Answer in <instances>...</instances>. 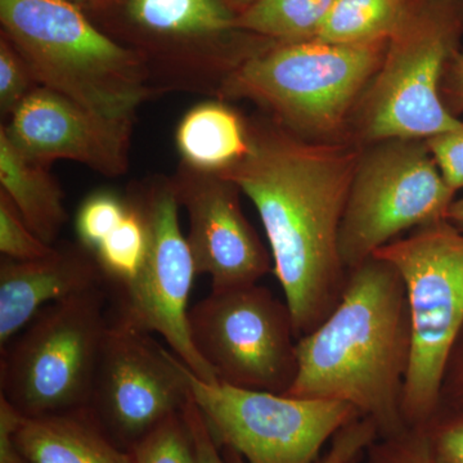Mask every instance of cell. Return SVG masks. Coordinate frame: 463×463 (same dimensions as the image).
Segmentation results:
<instances>
[{
    "instance_id": "cell-1",
    "label": "cell",
    "mask_w": 463,
    "mask_h": 463,
    "mask_svg": "<svg viewBox=\"0 0 463 463\" xmlns=\"http://www.w3.org/2000/svg\"><path fill=\"white\" fill-rule=\"evenodd\" d=\"M248 155L223 174L257 207L298 339L339 304L349 270L339 234L364 146L315 142L274 118L249 120Z\"/></svg>"
},
{
    "instance_id": "cell-2",
    "label": "cell",
    "mask_w": 463,
    "mask_h": 463,
    "mask_svg": "<svg viewBox=\"0 0 463 463\" xmlns=\"http://www.w3.org/2000/svg\"><path fill=\"white\" fill-rule=\"evenodd\" d=\"M412 326L403 279L392 264L371 258L349 270L339 304L298 339V373L289 397L343 402L376 425L380 438L408 426L405 379Z\"/></svg>"
},
{
    "instance_id": "cell-3",
    "label": "cell",
    "mask_w": 463,
    "mask_h": 463,
    "mask_svg": "<svg viewBox=\"0 0 463 463\" xmlns=\"http://www.w3.org/2000/svg\"><path fill=\"white\" fill-rule=\"evenodd\" d=\"M3 35L39 87L109 120L130 121L157 94L146 61L69 0H0Z\"/></svg>"
},
{
    "instance_id": "cell-4",
    "label": "cell",
    "mask_w": 463,
    "mask_h": 463,
    "mask_svg": "<svg viewBox=\"0 0 463 463\" xmlns=\"http://www.w3.org/2000/svg\"><path fill=\"white\" fill-rule=\"evenodd\" d=\"M386 44L267 42L227 76L218 96L252 100L301 138L350 141V118Z\"/></svg>"
},
{
    "instance_id": "cell-5",
    "label": "cell",
    "mask_w": 463,
    "mask_h": 463,
    "mask_svg": "<svg viewBox=\"0 0 463 463\" xmlns=\"http://www.w3.org/2000/svg\"><path fill=\"white\" fill-rule=\"evenodd\" d=\"M462 41L463 0H410L353 111L350 141H426L463 127L440 94L448 63L461 52Z\"/></svg>"
},
{
    "instance_id": "cell-6",
    "label": "cell",
    "mask_w": 463,
    "mask_h": 463,
    "mask_svg": "<svg viewBox=\"0 0 463 463\" xmlns=\"http://www.w3.org/2000/svg\"><path fill=\"white\" fill-rule=\"evenodd\" d=\"M403 279L412 326L403 417L419 428L437 413L448 358L463 328V232L448 221L423 225L377 250Z\"/></svg>"
},
{
    "instance_id": "cell-7",
    "label": "cell",
    "mask_w": 463,
    "mask_h": 463,
    "mask_svg": "<svg viewBox=\"0 0 463 463\" xmlns=\"http://www.w3.org/2000/svg\"><path fill=\"white\" fill-rule=\"evenodd\" d=\"M106 286L45 307L2 349L0 394L26 417L85 410L109 327Z\"/></svg>"
},
{
    "instance_id": "cell-8",
    "label": "cell",
    "mask_w": 463,
    "mask_h": 463,
    "mask_svg": "<svg viewBox=\"0 0 463 463\" xmlns=\"http://www.w3.org/2000/svg\"><path fill=\"white\" fill-rule=\"evenodd\" d=\"M456 194L423 139L364 146L340 225L346 269L416 228L447 221Z\"/></svg>"
},
{
    "instance_id": "cell-9",
    "label": "cell",
    "mask_w": 463,
    "mask_h": 463,
    "mask_svg": "<svg viewBox=\"0 0 463 463\" xmlns=\"http://www.w3.org/2000/svg\"><path fill=\"white\" fill-rule=\"evenodd\" d=\"M194 349L219 383L286 394L298 373L294 319L288 304L255 283L212 289L188 313Z\"/></svg>"
},
{
    "instance_id": "cell-10",
    "label": "cell",
    "mask_w": 463,
    "mask_h": 463,
    "mask_svg": "<svg viewBox=\"0 0 463 463\" xmlns=\"http://www.w3.org/2000/svg\"><path fill=\"white\" fill-rule=\"evenodd\" d=\"M147 228V251L132 281L111 289L109 319L134 330L163 336L174 354L205 383H219L194 349L188 326L194 258L179 224V203L172 178L151 179L130 194Z\"/></svg>"
},
{
    "instance_id": "cell-11",
    "label": "cell",
    "mask_w": 463,
    "mask_h": 463,
    "mask_svg": "<svg viewBox=\"0 0 463 463\" xmlns=\"http://www.w3.org/2000/svg\"><path fill=\"white\" fill-rule=\"evenodd\" d=\"M187 376L216 443L246 463H316L336 432L362 417L343 402L205 383L190 368Z\"/></svg>"
},
{
    "instance_id": "cell-12",
    "label": "cell",
    "mask_w": 463,
    "mask_h": 463,
    "mask_svg": "<svg viewBox=\"0 0 463 463\" xmlns=\"http://www.w3.org/2000/svg\"><path fill=\"white\" fill-rule=\"evenodd\" d=\"M188 367L151 334L112 322L88 410L116 444H138L191 399Z\"/></svg>"
},
{
    "instance_id": "cell-13",
    "label": "cell",
    "mask_w": 463,
    "mask_h": 463,
    "mask_svg": "<svg viewBox=\"0 0 463 463\" xmlns=\"http://www.w3.org/2000/svg\"><path fill=\"white\" fill-rule=\"evenodd\" d=\"M123 14L145 39L143 58L160 91L214 83L219 93L227 76L261 47L240 50L225 42L243 33L227 0H124Z\"/></svg>"
},
{
    "instance_id": "cell-14",
    "label": "cell",
    "mask_w": 463,
    "mask_h": 463,
    "mask_svg": "<svg viewBox=\"0 0 463 463\" xmlns=\"http://www.w3.org/2000/svg\"><path fill=\"white\" fill-rule=\"evenodd\" d=\"M172 181L190 222L194 269L212 279L213 289L255 285L273 272L272 255L243 214L236 183L183 163Z\"/></svg>"
},
{
    "instance_id": "cell-15",
    "label": "cell",
    "mask_w": 463,
    "mask_h": 463,
    "mask_svg": "<svg viewBox=\"0 0 463 463\" xmlns=\"http://www.w3.org/2000/svg\"><path fill=\"white\" fill-rule=\"evenodd\" d=\"M130 121L109 120L57 91L36 87L5 128L26 156L50 165L75 161L102 175H123L129 166Z\"/></svg>"
},
{
    "instance_id": "cell-16",
    "label": "cell",
    "mask_w": 463,
    "mask_h": 463,
    "mask_svg": "<svg viewBox=\"0 0 463 463\" xmlns=\"http://www.w3.org/2000/svg\"><path fill=\"white\" fill-rule=\"evenodd\" d=\"M106 286L96 258L80 243H63L48 257L0 263V350L45 307Z\"/></svg>"
},
{
    "instance_id": "cell-17",
    "label": "cell",
    "mask_w": 463,
    "mask_h": 463,
    "mask_svg": "<svg viewBox=\"0 0 463 463\" xmlns=\"http://www.w3.org/2000/svg\"><path fill=\"white\" fill-rule=\"evenodd\" d=\"M16 438L29 463H134L132 452L116 444L88 408L25 417Z\"/></svg>"
},
{
    "instance_id": "cell-18",
    "label": "cell",
    "mask_w": 463,
    "mask_h": 463,
    "mask_svg": "<svg viewBox=\"0 0 463 463\" xmlns=\"http://www.w3.org/2000/svg\"><path fill=\"white\" fill-rule=\"evenodd\" d=\"M175 143L185 165L223 174L248 155L249 120L222 99L207 100L183 116Z\"/></svg>"
},
{
    "instance_id": "cell-19",
    "label": "cell",
    "mask_w": 463,
    "mask_h": 463,
    "mask_svg": "<svg viewBox=\"0 0 463 463\" xmlns=\"http://www.w3.org/2000/svg\"><path fill=\"white\" fill-rule=\"evenodd\" d=\"M0 184L33 233L54 246L67 222L63 192L48 165L26 156L0 128Z\"/></svg>"
},
{
    "instance_id": "cell-20",
    "label": "cell",
    "mask_w": 463,
    "mask_h": 463,
    "mask_svg": "<svg viewBox=\"0 0 463 463\" xmlns=\"http://www.w3.org/2000/svg\"><path fill=\"white\" fill-rule=\"evenodd\" d=\"M336 0H258L237 17L241 32L265 41L315 39Z\"/></svg>"
},
{
    "instance_id": "cell-21",
    "label": "cell",
    "mask_w": 463,
    "mask_h": 463,
    "mask_svg": "<svg viewBox=\"0 0 463 463\" xmlns=\"http://www.w3.org/2000/svg\"><path fill=\"white\" fill-rule=\"evenodd\" d=\"M410 0H336L315 39L335 44L388 41Z\"/></svg>"
},
{
    "instance_id": "cell-22",
    "label": "cell",
    "mask_w": 463,
    "mask_h": 463,
    "mask_svg": "<svg viewBox=\"0 0 463 463\" xmlns=\"http://www.w3.org/2000/svg\"><path fill=\"white\" fill-rule=\"evenodd\" d=\"M128 203L123 221L91 252L105 277L108 291L132 281L147 251V228L141 210L130 199Z\"/></svg>"
},
{
    "instance_id": "cell-23",
    "label": "cell",
    "mask_w": 463,
    "mask_h": 463,
    "mask_svg": "<svg viewBox=\"0 0 463 463\" xmlns=\"http://www.w3.org/2000/svg\"><path fill=\"white\" fill-rule=\"evenodd\" d=\"M130 452L134 463H199L183 412L158 425Z\"/></svg>"
},
{
    "instance_id": "cell-24",
    "label": "cell",
    "mask_w": 463,
    "mask_h": 463,
    "mask_svg": "<svg viewBox=\"0 0 463 463\" xmlns=\"http://www.w3.org/2000/svg\"><path fill=\"white\" fill-rule=\"evenodd\" d=\"M129 203L109 191H99L83 201L76 213L79 243L93 252L123 221Z\"/></svg>"
},
{
    "instance_id": "cell-25",
    "label": "cell",
    "mask_w": 463,
    "mask_h": 463,
    "mask_svg": "<svg viewBox=\"0 0 463 463\" xmlns=\"http://www.w3.org/2000/svg\"><path fill=\"white\" fill-rule=\"evenodd\" d=\"M56 246L43 242L24 221L7 194L0 192V251L17 261L38 260L51 255Z\"/></svg>"
},
{
    "instance_id": "cell-26",
    "label": "cell",
    "mask_w": 463,
    "mask_h": 463,
    "mask_svg": "<svg viewBox=\"0 0 463 463\" xmlns=\"http://www.w3.org/2000/svg\"><path fill=\"white\" fill-rule=\"evenodd\" d=\"M36 87L35 79L11 42L0 41V111L11 116Z\"/></svg>"
},
{
    "instance_id": "cell-27",
    "label": "cell",
    "mask_w": 463,
    "mask_h": 463,
    "mask_svg": "<svg viewBox=\"0 0 463 463\" xmlns=\"http://www.w3.org/2000/svg\"><path fill=\"white\" fill-rule=\"evenodd\" d=\"M367 463H432L425 426L408 428L390 438H379L368 448Z\"/></svg>"
},
{
    "instance_id": "cell-28",
    "label": "cell",
    "mask_w": 463,
    "mask_h": 463,
    "mask_svg": "<svg viewBox=\"0 0 463 463\" xmlns=\"http://www.w3.org/2000/svg\"><path fill=\"white\" fill-rule=\"evenodd\" d=\"M379 438L373 421L356 417L336 432L326 455L319 457L316 463H356Z\"/></svg>"
},
{
    "instance_id": "cell-29",
    "label": "cell",
    "mask_w": 463,
    "mask_h": 463,
    "mask_svg": "<svg viewBox=\"0 0 463 463\" xmlns=\"http://www.w3.org/2000/svg\"><path fill=\"white\" fill-rule=\"evenodd\" d=\"M425 429L432 463H463V416L438 411Z\"/></svg>"
},
{
    "instance_id": "cell-30",
    "label": "cell",
    "mask_w": 463,
    "mask_h": 463,
    "mask_svg": "<svg viewBox=\"0 0 463 463\" xmlns=\"http://www.w3.org/2000/svg\"><path fill=\"white\" fill-rule=\"evenodd\" d=\"M199 463H246L232 450L219 446L199 407L190 399L183 410Z\"/></svg>"
},
{
    "instance_id": "cell-31",
    "label": "cell",
    "mask_w": 463,
    "mask_h": 463,
    "mask_svg": "<svg viewBox=\"0 0 463 463\" xmlns=\"http://www.w3.org/2000/svg\"><path fill=\"white\" fill-rule=\"evenodd\" d=\"M432 157L453 191L463 188V127L426 139Z\"/></svg>"
},
{
    "instance_id": "cell-32",
    "label": "cell",
    "mask_w": 463,
    "mask_h": 463,
    "mask_svg": "<svg viewBox=\"0 0 463 463\" xmlns=\"http://www.w3.org/2000/svg\"><path fill=\"white\" fill-rule=\"evenodd\" d=\"M25 417L0 394V463H29L21 453L16 438Z\"/></svg>"
},
{
    "instance_id": "cell-33",
    "label": "cell",
    "mask_w": 463,
    "mask_h": 463,
    "mask_svg": "<svg viewBox=\"0 0 463 463\" xmlns=\"http://www.w3.org/2000/svg\"><path fill=\"white\" fill-rule=\"evenodd\" d=\"M441 99L456 118L463 114V51L448 63L440 88Z\"/></svg>"
},
{
    "instance_id": "cell-34",
    "label": "cell",
    "mask_w": 463,
    "mask_h": 463,
    "mask_svg": "<svg viewBox=\"0 0 463 463\" xmlns=\"http://www.w3.org/2000/svg\"><path fill=\"white\" fill-rule=\"evenodd\" d=\"M447 221L455 225L457 230L463 232V197L453 201L448 212Z\"/></svg>"
},
{
    "instance_id": "cell-35",
    "label": "cell",
    "mask_w": 463,
    "mask_h": 463,
    "mask_svg": "<svg viewBox=\"0 0 463 463\" xmlns=\"http://www.w3.org/2000/svg\"><path fill=\"white\" fill-rule=\"evenodd\" d=\"M257 2L258 0H227L230 7L233 9V11H236L237 14H241V12L245 11V9H248L250 5H252Z\"/></svg>"
},
{
    "instance_id": "cell-36",
    "label": "cell",
    "mask_w": 463,
    "mask_h": 463,
    "mask_svg": "<svg viewBox=\"0 0 463 463\" xmlns=\"http://www.w3.org/2000/svg\"><path fill=\"white\" fill-rule=\"evenodd\" d=\"M69 2L74 3V5H99L103 0H69Z\"/></svg>"
}]
</instances>
